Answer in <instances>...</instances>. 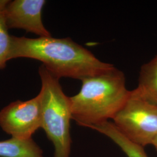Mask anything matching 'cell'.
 I'll return each mask as SVG.
<instances>
[{"label": "cell", "mask_w": 157, "mask_h": 157, "mask_svg": "<svg viewBox=\"0 0 157 157\" xmlns=\"http://www.w3.org/2000/svg\"><path fill=\"white\" fill-rule=\"evenodd\" d=\"M28 58L40 61L58 78L80 80L108 71L114 65L102 62L70 38L39 37L30 39L11 36L8 61Z\"/></svg>", "instance_id": "cell-1"}, {"label": "cell", "mask_w": 157, "mask_h": 157, "mask_svg": "<svg viewBox=\"0 0 157 157\" xmlns=\"http://www.w3.org/2000/svg\"><path fill=\"white\" fill-rule=\"evenodd\" d=\"M136 94L157 106V54L140 68Z\"/></svg>", "instance_id": "cell-7"}, {"label": "cell", "mask_w": 157, "mask_h": 157, "mask_svg": "<svg viewBox=\"0 0 157 157\" xmlns=\"http://www.w3.org/2000/svg\"><path fill=\"white\" fill-rule=\"evenodd\" d=\"M0 126L12 138L26 140L41 128L39 94L28 101L13 102L0 112Z\"/></svg>", "instance_id": "cell-5"}, {"label": "cell", "mask_w": 157, "mask_h": 157, "mask_svg": "<svg viewBox=\"0 0 157 157\" xmlns=\"http://www.w3.org/2000/svg\"><path fill=\"white\" fill-rule=\"evenodd\" d=\"M89 128L108 137L128 157H148L143 147L129 140L119 130L113 122L107 121L90 126Z\"/></svg>", "instance_id": "cell-8"}, {"label": "cell", "mask_w": 157, "mask_h": 157, "mask_svg": "<svg viewBox=\"0 0 157 157\" xmlns=\"http://www.w3.org/2000/svg\"><path fill=\"white\" fill-rule=\"evenodd\" d=\"M8 1L0 0V69L6 67L8 61L11 37L8 32L4 15V10Z\"/></svg>", "instance_id": "cell-10"}, {"label": "cell", "mask_w": 157, "mask_h": 157, "mask_svg": "<svg viewBox=\"0 0 157 157\" xmlns=\"http://www.w3.org/2000/svg\"><path fill=\"white\" fill-rule=\"evenodd\" d=\"M152 145L154 147V148H155L156 151H157V136L155 137V139H154V140L153 141Z\"/></svg>", "instance_id": "cell-11"}, {"label": "cell", "mask_w": 157, "mask_h": 157, "mask_svg": "<svg viewBox=\"0 0 157 157\" xmlns=\"http://www.w3.org/2000/svg\"><path fill=\"white\" fill-rule=\"evenodd\" d=\"M41 89L40 92L41 128L54 146V157H70L72 119L69 97L65 94L59 78L43 65L39 67Z\"/></svg>", "instance_id": "cell-3"}, {"label": "cell", "mask_w": 157, "mask_h": 157, "mask_svg": "<svg viewBox=\"0 0 157 157\" xmlns=\"http://www.w3.org/2000/svg\"><path fill=\"white\" fill-rule=\"evenodd\" d=\"M0 157H43V152L32 139L12 138L0 141Z\"/></svg>", "instance_id": "cell-9"}, {"label": "cell", "mask_w": 157, "mask_h": 157, "mask_svg": "<svg viewBox=\"0 0 157 157\" xmlns=\"http://www.w3.org/2000/svg\"><path fill=\"white\" fill-rule=\"evenodd\" d=\"M44 0L8 1L4 10L8 29H22L40 37H51L42 21Z\"/></svg>", "instance_id": "cell-6"}, {"label": "cell", "mask_w": 157, "mask_h": 157, "mask_svg": "<svg viewBox=\"0 0 157 157\" xmlns=\"http://www.w3.org/2000/svg\"><path fill=\"white\" fill-rule=\"evenodd\" d=\"M113 120L121 132L143 147L152 144L157 136V106L136 94L133 90Z\"/></svg>", "instance_id": "cell-4"}, {"label": "cell", "mask_w": 157, "mask_h": 157, "mask_svg": "<svg viewBox=\"0 0 157 157\" xmlns=\"http://www.w3.org/2000/svg\"><path fill=\"white\" fill-rule=\"evenodd\" d=\"M82 82L79 92L69 100L72 119L87 128L113 119L131 93L126 88L124 73L115 67Z\"/></svg>", "instance_id": "cell-2"}]
</instances>
